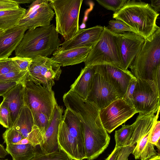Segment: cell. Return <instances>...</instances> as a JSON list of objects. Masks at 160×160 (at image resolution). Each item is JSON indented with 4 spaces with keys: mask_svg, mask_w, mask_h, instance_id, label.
Instances as JSON below:
<instances>
[{
    "mask_svg": "<svg viewBox=\"0 0 160 160\" xmlns=\"http://www.w3.org/2000/svg\"><path fill=\"white\" fill-rule=\"evenodd\" d=\"M137 113L134 107L122 98L118 99L99 110L102 123L107 132L111 133Z\"/></svg>",
    "mask_w": 160,
    "mask_h": 160,
    "instance_id": "11",
    "label": "cell"
},
{
    "mask_svg": "<svg viewBox=\"0 0 160 160\" xmlns=\"http://www.w3.org/2000/svg\"><path fill=\"white\" fill-rule=\"evenodd\" d=\"M30 144L29 140L27 138H24L17 143L15 144Z\"/></svg>",
    "mask_w": 160,
    "mask_h": 160,
    "instance_id": "45",
    "label": "cell"
},
{
    "mask_svg": "<svg viewBox=\"0 0 160 160\" xmlns=\"http://www.w3.org/2000/svg\"><path fill=\"white\" fill-rule=\"evenodd\" d=\"M107 28L111 32L117 34H123L128 32L137 33L122 21L118 20H111L108 22Z\"/></svg>",
    "mask_w": 160,
    "mask_h": 160,
    "instance_id": "28",
    "label": "cell"
},
{
    "mask_svg": "<svg viewBox=\"0 0 160 160\" xmlns=\"http://www.w3.org/2000/svg\"><path fill=\"white\" fill-rule=\"evenodd\" d=\"M160 121L158 120L151 132L148 142L155 146L160 140Z\"/></svg>",
    "mask_w": 160,
    "mask_h": 160,
    "instance_id": "37",
    "label": "cell"
},
{
    "mask_svg": "<svg viewBox=\"0 0 160 160\" xmlns=\"http://www.w3.org/2000/svg\"><path fill=\"white\" fill-rule=\"evenodd\" d=\"M0 124L6 128H11L12 125L8 106L3 101L0 103Z\"/></svg>",
    "mask_w": 160,
    "mask_h": 160,
    "instance_id": "31",
    "label": "cell"
},
{
    "mask_svg": "<svg viewBox=\"0 0 160 160\" xmlns=\"http://www.w3.org/2000/svg\"><path fill=\"white\" fill-rule=\"evenodd\" d=\"M31 160H72L59 148L50 153L43 154L37 152Z\"/></svg>",
    "mask_w": 160,
    "mask_h": 160,
    "instance_id": "27",
    "label": "cell"
},
{
    "mask_svg": "<svg viewBox=\"0 0 160 160\" xmlns=\"http://www.w3.org/2000/svg\"><path fill=\"white\" fill-rule=\"evenodd\" d=\"M12 71H20L12 58L0 59V75Z\"/></svg>",
    "mask_w": 160,
    "mask_h": 160,
    "instance_id": "34",
    "label": "cell"
},
{
    "mask_svg": "<svg viewBox=\"0 0 160 160\" xmlns=\"http://www.w3.org/2000/svg\"><path fill=\"white\" fill-rule=\"evenodd\" d=\"M61 66L52 58L36 57L32 58L27 78L36 84L52 89L55 81L60 77Z\"/></svg>",
    "mask_w": 160,
    "mask_h": 160,
    "instance_id": "9",
    "label": "cell"
},
{
    "mask_svg": "<svg viewBox=\"0 0 160 160\" xmlns=\"http://www.w3.org/2000/svg\"><path fill=\"white\" fill-rule=\"evenodd\" d=\"M11 128L28 139L34 147L40 145L38 130L34 125L33 116L31 110L25 104Z\"/></svg>",
    "mask_w": 160,
    "mask_h": 160,
    "instance_id": "14",
    "label": "cell"
},
{
    "mask_svg": "<svg viewBox=\"0 0 160 160\" xmlns=\"http://www.w3.org/2000/svg\"><path fill=\"white\" fill-rule=\"evenodd\" d=\"M103 28L100 37L92 47L84 62L85 66L110 64L125 70L122 63L118 34L105 26Z\"/></svg>",
    "mask_w": 160,
    "mask_h": 160,
    "instance_id": "6",
    "label": "cell"
},
{
    "mask_svg": "<svg viewBox=\"0 0 160 160\" xmlns=\"http://www.w3.org/2000/svg\"><path fill=\"white\" fill-rule=\"evenodd\" d=\"M135 122L130 125H122L115 131V148H120L129 145L135 128Z\"/></svg>",
    "mask_w": 160,
    "mask_h": 160,
    "instance_id": "26",
    "label": "cell"
},
{
    "mask_svg": "<svg viewBox=\"0 0 160 160\" xmlns=\"http://www.w3.org/2000/svg\"><path fill=\"white\" fill-rule=\"evenodd\" d=\"M8 160V159H5V160Z\"/></svg>",
    "mask_w": 160,
    "mask_h": 160,
    "instance_id": "49",
    "label": "cell"
},
{
    "mask_svg": "<svg viewBox=\"0 0 160 160\" xmlns=\"http://www.w3.org/2000/svg\"><path fill=\"white\" fill-rule=\"evenodd\" d=\"M127 0H96L101 6L114 13L118 11L125 5Z\"/></svg>",
    "mask_w": 160,
    "mask_h": 160,
    "instance_id": "33",
    "label": "cell"
},
{
    "mask_svg": "<svg viewBox=\"0 0 160 160\" xmlns=\"http://www.w3.org/2000/svg\"></svg>",
    "mask_w": 160,
    "mask_h": 160,
    "instance_id": "50",
    "label": "cell"
},
{
    "mask_svg": "<svg viewBox=\"0 0 160 160\" xmlns=\"http://www.w3.org/2000/svg\"><path fill=\"white\" fill-rule=\"evenodd\" d=\"M95 70L92 88L87 100L101 109L123 95L116 88L102 65L94 66Z\"/></svg>",
    "mask_w": 160,
    "mask_h": 160,
    "instance_id": "7",
    "label": "cell"
},
{
    "mask_svg": "<svg viewBox=\"0 0 160 160\" xmlns=\"http://www.w3.org/2000/svg\"><path fill=\"white\" fill-rule=\"evenodd\" d=\"M94 72L93 66H85L71 86L70 90L83 99L87 100L92 88Z\"/></svg>",
    "mask_w": 160,
    "mask_h": 160,
    "instance_id": "21",
    "label": "cell"
},
{
    "mask_svg": "<svg viewBox=\"0 0 160 160\" xmlns=\"http://www.w3.org/2000/svg\"><path fill=\"white\" fill-rule=\"evenodd\" d=\"M137 83V79L134 77L131 80L127 91L122 98L128 104L133 107V98Z\"/></svg>",
    "mask_w": 160,
    "mask_h": 160,
    "instance_id": "35",
    "label": "cell"
},
{
    "mask_svg": "<svg viewBox=\"0 0 160 160\" xmlns=\"http://www.w3.org/2000/svg\"><path fill=\"white\" fill-rule=\"evenodd\" d=\"M26 9L18 8L0 11V29L6 30L18 25Z\"/></svg>",
    "mask_w": 160,
    "mask_h": 160,
    "instance_id": "23",
    "label": "cell"
},
{
    "mask_svg": "<svg viewBox=\"0 0 160 160\" xmlns=\"http://www.w3.org/2000/svg\"><path fill=\"white\" fill-rule=\"evenodd\" d=\"M18 5L20 4H25L32 3L34 0H14Z\"/></svg>",
    "mask_w": 160,
    "mask_h": 160,
    "instance_id": "44",
    "label": "cell"
},
{
    "mask_svg": "<svg viewBox=\"0 0 160 160\" xmlns=\"http://www.w3.org/2000/svg\"><path fill=\"white\" fill-rule=\"evenodd\" d=\"M103 27L100 25L79 30L72 38L60 44V48L66 50L82 47H92L98 41L103 30Z\"/></svg>",
    "mask_w": 160,
    "mask_h": 160,
    "instance_id": "17",
    "label": "cell"
},
{
    "mask_svg": "<svg viewBox=\"0 0 160 160\" xmlns=\"http://www.w3.org/2000/svg\"><path fill=\"white\" fill-rule=\"evenodd\" d=\"M6 150L13 160H31L37 152L36 147L30 144H8Z\"/></svg>",
    "mask_w": 160,
    "mask_h": 160,
    "instance_id": "25",
    "label": "cell"
},
{
    "mask_svg": "<svg viewBox=\"0 0 160 160\" xmlns=\"http://www.w3.org/2000/svg\"><path fill=\"white\" fill-rule=\"evenodd\" d=\"M148 160H160V155H158L155 157L150 159Z\"/></svg>",
    "mask_w": 160,
    "mask_h": 160,
    "instance_id": "46",
    "label": "cell"
},
{
    "mask_svg": "<svg viewBox=\"0 0 160 160\" xmlns=\"http://www.w3.org/2000/svg\"><path fill=\"white\" fill-rule=\"evenodd\" d=\"M117 34L122 64L124 69L127 70L141 51L145 39L132 32Z\"/></svg>",
    "mask_w": 160,
    "mask_h": 160,
    "instance_id": "13",
    "label": "cell"
},
{
    "mask_svg": "<svg viewBox=\"0 0 160 160\" xmlns=\"http://www.w3.org/2000/svg\"><path fill=\"white\" fill-rule=\"evenodd\" d=\"M62 110L56 104L48 127L44 135L42 141L39 145L41 152L48 154L53 152L58 148V135L62 121Z\"/></svg>",
    "mask_w": 160,
    "mask_h": 160,
    "instance_id": "15",
    "label": "cell"
},
{
    "mask_svg": "<svg viewBox=\"0 0 160 160\" xmlns=\"http://www.w3.org/2000/svg\"><path fill=\"white\" fill-rule=\"evenodd\" d=\"M137 79L153 81L160 90V28L145 39L142 48L129 68Z\"/></svg>",
    "mask_w": 160,
    "mask_h": 160,
    "instance_id": "4",
    "label": "cell"
},
{
    "mask_svg": "<svg viewBox=\"0 0 160 160\" xmlns=\"http://www.w3.org/2000/svg\"><path fill=\"white\" fill-rule=\"evenodd\" d=\"M55 15L56 30L67 41L80 29L79 19L83 0H48Z\"/></svg>",
    "mask_w": 160,
    "mask_h": 160,
    "instance_id": "5",
    "label": "cell"
},
{
    "mask_svg": "<svg viewBox=\"0 0 160 160\" xmlns=\"http://www.w3.org/2000/svg\"><path fill=\"white\" fill-rule=\"evenodd\" d=\"M135 146L128 145L121 148L117 160H128V157L132 153Z\"/></svg>",
    "mask_w": 160,
    "mask_h": 160,
    "instance_id": "38",
    "label": "cell"
},
{
    "mask_svg": "<svg viewBox=\"0 0 160 160\" xmlns=\"http://www.w3.org/2000/svg\"><path fill=\"white\" fill-rule=\"evenodd\" d=\"M28 71H12L0 75V83L20 82L27 77Z\"/></svg>",
    "mask_w": 160,
    "mask_h": 160,
    "instance_id": "29",
    "label": "cell"
},
{
    "mask_svg": "<svg viewBox=\"0 0 160 160\" xmlns=\"http://www.w3.org/2000/svg\"><path fill=\"white\" fill-rule=\"evenodd\" d=\"M2 137L4 143L6 145L16 144L24 138L21 134L12 128H7Z\"/></svg>",
    "mask_w": 160,
    "mask_h": 160,
    "instance_id": "32",
    "label": "cell"
},
{
    "mask_svg": "<svg viewBox=\"0 0 160 160\" xmlns=\"http://www.w3.org/2000/svg\"><path fill=\"white\" fill-rule=\"evenodd\" d=\"M133 107L137 113L155 114L160 108V90L152 80L137 79L133 98Z\"/></svg>",
    "mask_w": 160,
    "mask_h": 160,
    "instance_id": "10",
    "label": "cell"
},
{
    "mask_svg": "<svg viewBox=\"0 0 160 160\" xmlns=\"http://www.w3.org/2000/svg\"><path fill=\"white\" fill-rule=\"evenodd\" d=\"M19 5L14 0H0V11L18 8Z\"/></svg>",
    "mask_w": 160,
    "mask_h": 160,
    "instance_id": "39",
    "label": "cell"
},
{
    "mask_svg": "<svg viewBox=\"0 0 160 160\" xmlns=\"http://www.w3.org/2000/svg\"><path fill=\"white\" fill-rule=\"evenodd\" d=\"M62 120L66 125L71 135L84 144L82 125L78 116L71 110L66 108Z\"/></svg>",
    "mask_w": 160,
    "mask_h": 160,
    "instance_id": "24",
    "label": "cell"
},
{
    "mask_svg": "<svg viewBox=\"0 0 160 160\" xmlns=\"http://www.w3.org/2000/svg\"><path fill=\"white\" fill-rule=\"evenodd\" d=\"M54 15L48 0H35L26 9L18 25L27 30L47 26L51 24Z\"/></svg>",
    "mask_w": 160,
    "mask_h": 160,
    "instance_id": "12",
    "label": "cell"
},
{
    "mask_svg": "<svg viewBox=\"0 0 160 160\" xmlns=\"http://www.w3.org/2000/svg\"><path fill=\"white\" fill-rule=\"evenodd\" d=\"M27 29L18 25L5 30L0 37V59L8 58L21 41Z\"/></svg>",
    "mask_w": 160,
    "mask_h": 160,
    "instance_id": "19",
    "label": "cell"
},
{
    "mask_svg": "<svg viewBox=\"0 0 160 160\" xmlns=\"http://www.w3.org/2000/svg\"><path fill=\"white\" fill-rule=\"evenodd\" d=\"M58 33L53 24L28 30L24 33L15 50L16 56L33 58L48 57L61 44Z\"/></svg>",
    "mask_w": 160,
    "mask_h": 160,
    "instance_id": "2",
    "label": "cell"
},
{
    "mask_svg": "<svg viewBox=\"0 0 160 160\" xmlns=\"http://www.w3.org/2000/svg\"><path fill=\"white\" fill-rule=\"evenodd\" d=\"M27 77L22 81L25 104L30 109L33 116L37 112H40L50 119L57 103L54 92L52 89L34 83Z\"/></svg>",
    "mask_w": 160,
    "mask_h": 160,
    "instance_id": "8",
    "label": "cell"
},
{
    "mask_svg": "<svg viewBox=\"0 0 160 160\" xmlns=\"http://www.w3.org/2000/svg\"><path fill=\"white\" fill-rule=\"evenodd\" d=\"M158 149V150H160V140L158 141L157 144H156V145L155 146Z\"/></svg>",
    "mask_w": 160,
    "mask_h": 160,
    "instance_id": "47",
    "label": "cell"
},
{
    "mask_svg": "<svg viewBox=\"0 0 160 160\" xmlns=\"http://www.w3.org/2000/svg\"><path fill=\"white\" fill-rule=\"evenodd\" d=\"M22 81L10 88L2 96V101L7 104L10 111L12 124L25 104Z\"/></svg>",
    "mask_w": 160,
    "mask_h": 160,
    "instance_id": "20",
    "label": "cell"
},
{
    "mask_svg": "<svg viewBox=\"0 0 160 160\" xmlns=\"http://www.w3.org/2000/svg\"><path fill=\"white\" fill-rule=\"evenodd\" d=\"M92 47L83 46L66 50L59 47L52 53L51 58L62 66L84 62Z\"/></svg>",
    "mask_w": 160,
    "mask_h": 160,
    "instance_id": "18",
    "label": "cell"
},
{
    "mask_svg": "<svg viewBox=\"0 0 160 160\" xmlns=\"http://www.w3.org/2000/svg\"><path fill=\"white\" fill-rule=\"evenodd\" d=\"M120 149L115 147L111 154L105 160H117Z\"/></svg>",
    "mask_w": 160,
    "mask_h": 160,
    "instance_id": "41",
    "label": "cell"
},
{
    "mask_svg": "<svg viewBox=\"0 0 160 160\" xmlns=\"http://www.w3.org/2000/svg\"><path fill=\"white\" fill-rule=\"evenodd\" d=\"M8 154L3 145L0 143V158H4Z\"/></svg>",
    "mask_w": 160,
    "mask_h": 160,
    "instance_id": "43",
    "label": "cell"
},
{
    "mask_svg": "<svg viewBox=\"0 0 160 160\" xmlns=\"http://www.w3.org/2000/svg\"><path fill=\"white\" fill-rule=\"evenodd\" d=\"M5 31L0 29V37L4 32Z\"/></svg>",
    "mask_w": 160,
    "mask_h": 160,
    "instance_id": "48",
    "label": "cell"
},
{
    "mask_svg": "<svg viewBox=\"0 0 160 160\" xmlns=\"http://www.w3.org/2000/svg\"><path fill=\"white\" fill-rule=\"evenodd\" d=\"M21 72L28 71L32 61V59L16 56L12 58Z\"/></svg>",
    "mask_w": 160,
    "mask_h": 160,
    "instance_id": "36",
    "label": "cell"
},
{
    "mask_svg": "<svg viewBox=\"0 0 160 160\" xmlns=\"http://www.w3.org/2000/svg\"><path fill=\"white\" fill-rule=\"evenodd\" d=\"M33 116L34 125L37 127L43 138L50 119L46 115L40 112H37Z\"/></svg>",
    "mask_w": 160,
    "mask_h": 160,
    "instance_id": "30",
    "label": "cell"
},
{
    "mask_svg": "<svg viewBox=\"0 0 160 160\" xmlns=\"http://www.w3.org/2000/svg\"><path fill=\"white\" fill-rule=\"evenodd\" d=\"M159 13L148 3L128 0L113 18L120 20L145 39L151 36L158 28L156 20Z\"/></svg>",
    "mask_w": 160,
    "mask_h": 160,
    "instance_id": "3",
    "label": "cell"
},
{
    "mask_svg": "<svg viewBox=\"0 0 160 160\" xmlns=\"http://www.w3.org/2000/svg\"><path fill=\"white\" fill-rule=\"evenodd\" d=\"M102 65L123 97L131 80L135 77L128 70H125L110 64Z\"/></svg>",
    "mask_w": 160,
    "mask_h": 160,
    "instance_id": "22",
    "label": "cell"
},
{
    "mask_svg": "<svg viewBox=\"0 0 160 160\" xmlns=\"http://www.w3.org/2000/svg\"><path fill=\"white\" fill-rule=\"evenodd\" d=\"M19 82L0 83V96H2L8 90Z\"/></svg>",
    "mask_w": 160,
    "mask_h": 160,
    "instance_id": "40",
    "label": "cell"
},
{
    "mask_svg": "<svg viewBox=\"0 0 160 160\" xmlns=\"http://www.w3.org/2000/svg\"><path fill=\"white\" fill-rule=\"evenodd\" d=\"M58 139L59 148L72 160L86 159L84 144L71 135L62 120L59 128Z\"/></svg>",
    "mask_w": 160,
    "mask_h": 160,
    "instance_id": "16",
    "label": "cell"
},
{
    "mask_svg": "<svg viewBox=\"0 0 160 160\" xmlns=\"http://www.w3.org/2000/svg\"><path fill=\"white\" fill-rule=\"evenodd\" d=\"M150 6L157 12L160 11V0H151Z\"/></svg>",
    "mask_w": 160,
    "mask_h": 160,
    "instance_id": "42",
    "label": "cell"
},
{
    "mask_svg": "<svg viewBox=\"0 0 160 160\" xmlns=\"http://www.w3.org/2000/svg\"><path fill=\"white\" fill-rule=\"evenodd\" d=\"M63 100L66 108L73 112L81 122L86 159L94 160L106 149L110 140L102 123L99 109L71 90L64 94Z\"/></svg>",
    "mask_w": 160,
    "mask_h": 160,
    "instance_id": "1",
    "label": "cell"
}]
</instances>
